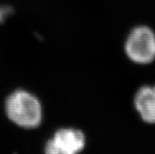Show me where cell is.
Returning a JSON list of instances; mask_svg holds the SVG:
<instances>
[{
    "instance_id": "5",
    "label": "cell",
    "mask_w": 155,
    "mask_h": 154,
    "mask_svg": "<svg viewBox=\"0 0 155 154\" xmlns=\"http://www.w3.org/2000/svg\"><path fill=\"white\" fill-rule=\"evenodd\" d=\"M10 12V9H6V8H0V22H2L4 20L6 14Z\"/></svg>"
},
{
    "instance_id": "3",
    "label": "cell",
    "mask_w": 155,
    "mask_h": 154,
    "mask_svg": "<svg viewBox=\"0 0 155 154\" xmlns=\"http://www.w3.org/2000/svg\"><path fill=\"white\" fill-rule=\"evenodd\" d=\"M85 136L80 130L60 129L45 146V152L49 154H75L85 146Z\"/></svg>"
},
{
    "instance_id": "2",
    "label": "cell",
    "mask_w": 155,
    "mask_h": 154,
    "mask_svg": "<svg viewBox=\"0 0 155 154\" xmlns=\"http://www.w3.org/2000/svg\"><path fill=\"white\" fill-rule=\"evenodd\" d=\"M125 51L135 62H151L155 58V35L153 31L145 26L134 28L126 40Z\"/></svg>"
},
{
    "instance_id": "4",
    "label": "cell",
    "mask_w": 155,
    "mask_h": 154,
    "mask_svg": "<svg viewBox=\"0 0 155 154\" xmlns=\"http://www.w3.org/2000/svg\"><path fill=\"white\" fill-rule=\"evenodd\" d=\"M134 104L142 119L149 123H155V87H143L138 90Z\"/></svg>"
},
{
    "instance_id": "1",
    "label": "cell",
    "mask_w": 155,
    "mask_h": 154,
    "mask_svg": "<svg viewBox=\"0 0 155 154\" xmlns=\"http://www.w3.org/2000/svg\"><path fill=\"white\" fill-rule=\"evenodd\" d=\"M6 111L12 122L24 128H35L42 121L41 104L36 97L25 90H16L8 97Z\"/></svg>"
}]
</instances>
